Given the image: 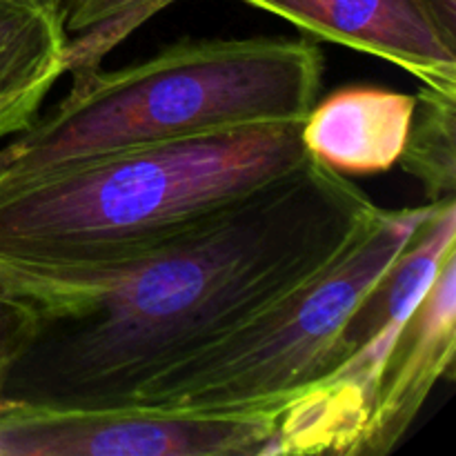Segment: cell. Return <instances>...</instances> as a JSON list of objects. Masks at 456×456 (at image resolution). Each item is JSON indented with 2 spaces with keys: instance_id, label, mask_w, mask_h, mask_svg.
<instances>
[{
  "instance_id": "obj_1",
  "label": "cell",
  "mask_w": 456,
  "mask_h": 456,
  "mask_svg": "<svg viewBox=\"0 0 456 456\" xmlns=\"http://www.w3.org/2000/svg\"><path fill=\"white\" fill-rule=\"evenodd\" d=\"M377 209L356 183L310 159L132 265L83 276L0 274L38 312L4 403L132 405L154 379L310 283Z\"/></svg>"
},
{
  "instance_id": "obj_12",
  "label": "cell",
  "mask_w": 456,
  "mask_h": 456,
  "mask_svg": "<svg viewBox=\"0 0 456 456\" xmlns=\"http://www.w3.org/2000/svg\"><path fill=\"white\" fill-rule=\"evenodd\" d=\"M38 312L27 297L0 276V410L4 405V383L9 372L31 343Z\"/></svg>"
},
{
  "instance_id": "obj_4",
  "label": "cell",
  "mask_w": 456,
  "mask_h": 456,
  "mask_svg": "<svg viewBox=\"0 0 456 456\" xmlns=\"http://www.w3.org/2000/svg\"><path fill=\"white\" fill-rule=\"evenodd\" d=\"M435 205L379 208L332 265L225 341L154 379L132 405L214 414L281 412L343 359V325Z\"/></svg>"
},
{
  "instance_id": "obj_3",
  "label": "cell",
  "mask_w": 456,
  "mask_h": 456,
  "mask_svg": "<svg viewBox=\"0 0 456 456\" xmlns=\"http://www.w3.org/2000/svg\"><path fill=\"white\" fill-rule=\"evenodd\" d=\"M323 53L307 36L183 38L83 85L13 138L3 174L27 176L132 147L256 123L305 120Z\"/></svg>"
},
{
  "instance_id": "obj_11",
  "label": "cell",
  "mask_w": 456,
  "mask_h": 456,
  "mask_svg": "<svg viewBox=\"0 0 456 456\" xmlns=\"http://www.w3.org/2000/svg\"><path fill=\"white\" fill-rule=\"evenodd\" d=\"M174 0H69L67 74L78 87L105 58Z\"/></svg>"
},
{
  "instance_id": "obj_9",
  "label": "cell",
  "mask_w": 456,
  "mask_h": 456,
  "mask_svg": "<svg viewBox=\"0 0 456 456\" xmlns=\"http://www.w3.org/2000/svg\"><path fill=\"white\" fill-rule=\"evenodd\" d=\"M69 0H0V141L20 136L67 74Z\"/></svg>"
},
{
  "instance_id": "obj_6",
  "label": "cell",
  "mask_w": 456,
  "mask_h": 456,
  "mask_svg": "<svg viewBox=\"0 0 456 456\" xmlns=\"http://www.w3.org/2000/svg\"><path fill=\"white\" fill-rule=\"evenodd\" d=\"M303 34L372 53L419 83L456 92V52L441 40L419 0H243Z\"/></svg>"
},
{
  "instance_id": "obj_2",
  "label": "cell",
  "mask_w": 456,
  "mask_h": 456,
  "mask_svg": "<svg viewBox=\"0 0 456 456\" xmlns=\"http://www.w3.org/2000/svg\"><path fill=\"white\" fill-rule=\"evenodd\" d=\"M301 125H245L49 172L0 174V274L132 265L305 165Z\"/></svg>"
},
{
  "instance_id": "obj_5",
  "label": "cell",
  "mask_w": 456,
  "mask_h": 456,
  "mask_svg": "<svg viewBox=\"0 0 456 456\" xmlns=\"http://www.w3.org/2000/svg\"><path fill=\"white\" fill-rule=\"evenodd\" d=\"M279 410L240 414L4 403L0 456H272Z\"/></svg>"
},
{
  "instance_id": "obj_10",
  "label": "cell",
  "mask_w": 456,
  "mask_h": 456,
  "mask_svg": "<svg viewBox=\"0 0 456 456\" xmlns=\"http://www.w3.org/2000/svg\"><path fill=\"white\" fill-rule=\"evenodd\" d=\"M401 167L417 178L428 203L456 200V92L421 85Z\"/></svg>"
},
{
  "instance_id": "obj_8",
  "label": "cell",
  "mask_w": 456,
  "mask_h": 456,
  "mask_svg": "<svg viewBox=\"0 0 456 456\" xmlns=\"http://www.w3.org/2000/svg\"><path fill=\"white\" fill-rule=\"evenodd\" d=\"M414 105V94L347 85L314 102L301 125L303 147L343 176L383 174L399 163Z\"/></svg>"
},
{
  "instance_id": "obj_7",
  "label": "cell",
  "mask_w": 456,
  "mask_h": 456,
  "mask_svg": "<svg viewBox=\"0 0 456 456\" xmlns=\"http://www.w3.org/2000/svg\"><path fill=\"white\" fill-rule=\"evenodd\" d=\"M456 252L401 330L379 381L359 454L386 456L399 448L428 396L444 377H454Z\"/></svg>"
},
{
  "instance_id": "obj_13",
  "label": "cell",
  "mask_w": 456,
  "mask_h": 456,
  "mask_svg": "<svg viewBox=\"0 0 456 456\" xmlns=\"http://www.w3.org/2000/svg\"><path fill=\"white\" fill-rule=\"evenodd\" d=\"M436 34L456 52V0H419Z\"/></svg>"
}]
</instances>
